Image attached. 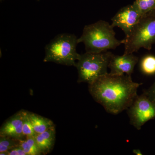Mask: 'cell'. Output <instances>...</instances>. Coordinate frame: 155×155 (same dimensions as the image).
I'll use <instances>...</instances> for the list:
<instances>
[{"mask_svg": "<svg viewBox=\"0 0 155 155\" xmlns=\"http://www.w3.org/2000/svg\"><path fill=\"white\" fill-rule=\"evenodd\" d=\"M19 146L24 151L26 155L42 154L37 144L35 137H29L19 140Z\"/></svg>", "mask_w": 155, "mask_h": 155, "instance_id": "cell-12", "label": "cell"}, {"mask_svg": "<svg viewBox=\"0 0 155 155\" xmlns=\"http://www.w3.org/2000/svg\"><path fill=\"white\" fill-rule=\"evenodd\" d=\"M151 12V13H153V14H155V9H154V10H153V11H151V12Z\"/></svg>", "mask_w": 155, "mask_h": 155, "instance_id": "cell-20", "label": "cell"}, {"mask_svg": "<svg viewBox=\"0 0 155 155\" xmlns=\"http://www.w3.org/2000/svg\"><path fill=\"white\" fill-rule=\"evenodd\" d=\"M135 6L132 5L123 7L111 19V25L119 27L125 34L127 37L137 24L142 17Z\"/></svg>", "mask_w": 155, "mask_h": 155, "instance_id": "cell-7", "label": "cell"}, {"mask_svg": "<svg viewBox=\"0 0 155 155\" xmlns=\"http://www.w3.org/2000/svg\"><path fill=\"white\" fill-rule=\"evenodd\" d=\"M24 114V110H21L6 120L0 128V136L18 140L25 138L22 132Z\"/></svg>", "mask_w": 155, "mask_h": 155, "instance_id": "cell-9", "label": "cell"}, {"mask_svg": "<svg viewBox=\"0 0 155 155\" xmlns=\"http://www.w3.org/2000/svg\"><path fill=\"white\" fill-rule=\"evenodd\" d=\"M130 123L137 130L151 119L155 118V103L143 93L137 95L127 109Z\"/></svg>", "mask_w": 155, "mask_h": 155, "instance_id": "cell-6", "label": "cell"}, {"mask_svg": "<svg viewBox=\"0 0 155 155\" xmlns=\"http://www.w3.org/2000/svg\"><path fill=\"white\" fill-rule=\"evenodd\" d=\"M143 93L146 95L149 98L155 103V81L151 87Z\"/></svg>", "mask_w": 155, "mask_h": 155, "instance_id": "cell-17", "label": "cell"}, {"mask_svg": "<svg viewBox=\"0 0 155 155\" xmlns=\"http://www.w3.org/2000/svg\"><path fill=\"white\" fill-rule=\"evenodd\" d=\"M140 69L144 75H155V56L147 54L143 57L140 63Z\"/></svg>", "mask_w": 155, "mask_h": 155, "instance_id": "cell-13", "label": "cell"}, {"mask_svg": "<svg viewBox=\"0 0 155 155\" xmlns=\"http://www.w3.org/2000/svg\"><path fill=\"white\" fill-rule=\"evenodd\" d=\"M138 61V57L133 54H124L121 56L113 54L108 65V68L110 69V73L113 75H127L131 76Z\"/></svg>", "mask_w": 155, "mask_h": 155, "instance_id": "cell-8", "label": "cell"}, {"mask_svg": "<svg viewBox=\"0 0 155 155\" xmlns=\"http://www.w3.org/2000/svg\"><path fill=\"white\" fill-rule=\"evenodd\" d=\"M78 39L72 34L57 35L46 46L44 62L75 67L80 55L76 51Z\"/></svg>", "mask_w": 155, "mask_h": 155, "instance_id": "cell-3", "label": "cell"}, {"mask_svg": "<svg viewBox=\"0 0 155 155\" xmlns=\"http://www.w3.org/2000/svg\"><path fill=\"white\" fill-rule=\"evenodd\" d=\"M114 28L111 24L104 20L85 25L82 35L78 39V43H83L87 53L98 54L115 50L124 44L125 40L117 39Z\"/></svg>", "mask_w": 155, "mask_h": 155, "instance_id": "cell-2", "label": "cell"}, {"mask_svg": "<svg viewBox=\"0 0 155 155\" xmlns=\"http://www.w3.org/2000/svg\"><path fill=\"white\" fill-rule=\"evenodd\" d=\"M133 153L134 154L136 155H143L141 150L139 149H134L133 150Z\"/></svg>", "mask_w": 155, "mask_h": 155, "instance_id": "cell-19", "label": "cell"}, {"mask_svg": "<svg viewBox=\"0 0 155 155\" xmlns=\"http://www.w3.org/2000/svg\"><path fill=\"white\" fill-rule=\"evenodd\" d=\"M141 84L133 81L129 75L108 73L89 84L88 89L94 99L107 112L117 115L131 105Z\"/></svg>", "mask_w": 155, "mask_h": 155, "instance_id": "cell-1", "label": "cell"}, {"mask_svg": "<svg viewBox=\"0 0 155 155\" xmlns=\"http://www.w3.org/2000/svg\"><path fill=\"white\" fill-rule=\"evenodd\" d=\"M125 40V54H133L141 48L151 50L155 44V14L149 12L143 15Z\"/></svg>", "mask_w": 155, "mask_h": 155, "instance_id": "cell-4", "label": "cell"}, {"mask_svg": "<svg viewBox=\"0 0 155 155\" xmlns=\"http://www.w3.org/2000/svg\"><path fill=\"white\" fill-rule=\"evenodd\" d=\"M113 54L108 51L80 54L75 67L78 73V82L91 84L98 78L107 74L108 65Z\"/></svg>", "mask_w": 155, "mask_h": 155, "instance_id": "cell-5", "label": "cell"}, {"mask_svg": "<svg viewBox=\"0 0 155 155\" xmlns=\"http://www.w3.org/2000/svg\"><path fill=\"white\" fill-rule=\"evenodd\" d=\"M7 155H26L24 151L19 146L7 152Z\"/></svg>", "mask_w": 155, "mask_h": 155, "instance_id": "cell-18", "label": "cell"}, {"mask_svg": "<svg viewBox=\"0 0 155 155\" xmlns=\"http://www.w3.org/2000/svg\"><path fill=\"white\" fill-rule=\"evenodd\" d=\"M133 4L142 16L155 9V0H136Z\"/></svg>", "mask_w": 155, "mask_h": 155, "instance_id": "cell-14", "label": "cell"}, {"mask_svg": "<svg viewBox=\"0 0 155 155\" xmlns=\"http://www.w3.org/2000/svg\"><path fill=\"white\" fill-rule=\"evenodd\" d=\"M29 118L35 134H39L54 126L51 120L38 114L29 113Z\"/></svg>", "mask_w": 155, "mask_h": 155, "instance_id": "cell-11", "label": "cell"}, {"mask_svg": "<svg viewBox=\"0 0 155 155\" xmlns=\"http://www.w3.org/2000/svg\"><path fill=\"white\" fill-rule=\"evenodd\" d=\"M19 140L8 136H0V153L8 152L19 146Z\"/></svg>", "mask_w": 155, "mask_h": 155, "instance_id": "cell-15", "label": "cell"}, {"mask_svg": "<svg viewBox=\"0 0 155 155\" xmlns=\"http://www.w3.org/2000/svg\"><path fill=\"white\" fill-rule=\"evenodd\" d=\"M56 129L54 125L43 133L35 136V141L42 154L50 152L54 144Z\"/></svg>", "mask_w": 155, "mask_h": 155, "instance_id": "cell-10", "label": "cell"}, {"mask_svg": "<svg viewBox=\"0 0 155 155\" xmlns=\"http://www.w3.org/2000/svg\"><path fill=\"white\" fill-rule=\"evenodd\" d=\"M29 113L28 111L24 110L22 132L25 137H35L36 135L31 122Z\"/></svg>", "mask_w": 155, "mask_h": 155, "instance_id": "cell-16", "label": "cell"}]
</instances>
